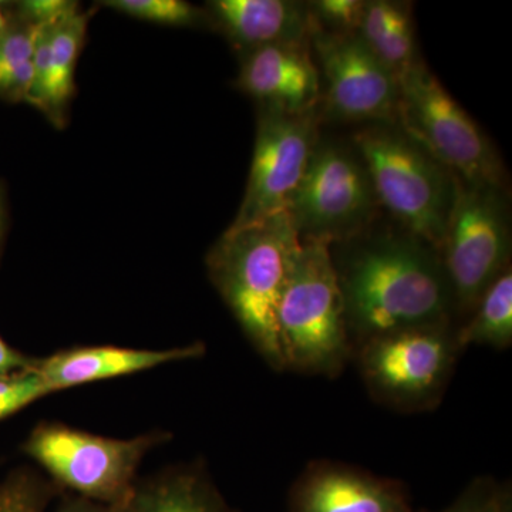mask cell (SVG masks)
Segmentation results:
<instances>
[{
  "mask_svg": "<svg viewBox=\"0 0 512 512\" xmlns=\"http://www.w3.org/2000/svg\"><path fill=\"white\" fill-rule=\"evenodd\" d=\"M330 254L353 349L396 330L453 323L441 256L410 232L369 228Z\"/></svg>",
  "mask_w": 512,
  "mask_h": 512,
  "instance_id": "6da1fadb",
  "label": "cell"
},
{
  "mask_svg": "<svg viewBox=\"0 0 512 512\" xmlns=\"http://www.w3.org/2000/svg\"><path fill=\"white\" fill-rule=\"evenodd\" d=\"M301 247L288 212L228 228L208 254V271L247 338L272 369L284 372L276 311Z\"/></svg>",
  "mask_w": 512,
  "mask_h": 512,
  "instance_id": "7a4b0ae2",
  "label": "cell"
},
{
  "mask_svg": "<svg viewBox=\"0 0 512 512\" xmlns=\"http://www.w3.org/2000/svg\"><path fill=\"white\" fill-rule=\"evenodd\" d=\"M276 336L284 370L333 377L353 359L328 242L302 239L276 311Z\"/></svg>",
  "mask_w": 512,
  "mask_h": 512,
  "instance_id": "3957f363",
  "label": "cell"
},
{
  "mask_svg": "<svg viewBox=\"0 0 512 512\" xmlns=\"http://www.w3.org/2000/svg\"><path fill=\"white\" fill-rule=\"evenodd\" d=\"M353 147L366 165L380 207L440 254L456 177L396 124L362 128L353 137Z\"/></svg>",
  "mask_w": 512,
  "mask_h": 512,
  "instance_id": "277c9868",
  "label": "cell"
},
{
  "mask_svg": "<svg viewBox=\"0 0 512 512\" xmlns=\"http://www.w3.org/2000/svg\"><path fill=\"white\" fill-rule=\"evenodd\" d=\"M397 82L396 126L406 136L464 183L508 190L507 170L493 141L426 63L417 59Z\"/></svg>",
  "mask_w": 512,
  "mask_h": 512,
  "instance_id": "5b68a950",
  "label": "cell"
},
{
  "mask_svg": "<svg viewBox=\"0 0 512 512\" xmlns=\"http://www.w3.org/2000/svg\"><path fill=\"white\" fill-rule=\"evenodd\" d=\"M460 353L453 323H441L376 336L353 357L377 402L416 413L439 406Z\"/></svg>",
  "mask_w": 512,
  "mask_h": 512,
  "instance_id": "8992f818",
  "label": "cell"
},
{
  "mask_svg": "<svg viewBox=\"0 0 512 512\" xmlns=\"http://www.w3.org/2000/svg\"><path fill=\"white\" fill-rule=\"evenodd\" d=\"M379 207L356 148L319 137L286 212L301 241L335 245L369 229Z\"/></svg>",
  "mask_w": 512,
  "mask_h": 512,
  "instance_id": "52a82bcc",
  "label": "cell"
},
{
  "mask_svg": "<svg viewBox=\"0 0 512 512\" xmlns=\"http://www.w3.org/2000/svg\"><path fill=\"white\" fill-rule=\"evenodd\" d=\"M440 256L454 311L471 313L485 289L511 266L507 191L470 185L456 177Z\"/></svg>",
  "mask_w": 512,
  "mask_h": 512,
  "instance_id": "ba28073f",
  "label": "cell"
},
{
  "mask_svg": "<svg viewBox=\"0 0 512 512\" xmlns=\"http://www.w3.org/2000/svg\"><path fill=\"white\" fill-rule=\"evenodd\" d=\"M161 440L158 434L110 439L63 424H42L32 431L23 451L79 497L123 505L136 490L141 461Z\"/></svg>",
  "mask_w": 512,
  "mask_h": 512,
  "instance_id": "9c48e42d",
  "label": "cell"
},
{
  "mask_svg": "<svg viewBox=\"0 0 512 512\" xmlns=\"http://www.w3.org/2000/svg\"><path fill=\"white\" fill-rule=\"evenodd\" d=\"M319 137L316 111L288 114L261 107L247 190L229 228L258 224L288 210Z\"/></svg>",
  "mask_w": 512,
  "mask_h": 512,
  "instance_id": "30bf717a",
  "label": "cell"
},
{
  "mask_svg": "<svg viewBox=\"0 0 512 512\" xmlns=\"http://www.w3.org/2000/svg\"><path fill=\"white\" fill-rule=\"evenodd\" d=\"M311 45L330 117L349 123L396 124L397 77L359 36L318 30Z\"/></svg>",
  "mask_w": 512,
  "mask_h": 512,
  "instance_id": "8fae6325",
  "label": "cell"
},
{
  "mask_svg": "<svg viewBox=\"0 0 512 512\" xmlns=\"http://www.w3.org/2000/svg\"><path fill=\"white\" fill-rule=\"evenodd\" d=\"M238 87L261 107L288 114L316 111L322 99L311 43H278L245 53Z\"/></svg>",
  "mask_w": 512,
  "mask_h": 512,
  "instance_id": "7c38bea8",
  "label": "cell"
},
{
  "mask_svg": "<svg viewBox=\"0 0 512 512\" xmlns=\"http://www.w3.org/2000/svg\"><path fill=\"white\" fill-rule=\"evenodd\" d=\"M289 512H416L402 484L320 461L293 484Z\"/></svg>",
  "mask_w": 512,
  "mask_h": 512,
  "instance_id": "4fadbf2b",
  "label": "cell"
},
{
  "mask_svg": "<svg viewBox=\"0 0 512 512\" xmlns=\"http://www.w3.org/2000/svg\"><path fill=\"white\" fill-rule=\"evenodd\" d=\"M204 353L202 343L163 350L84 346L36 359L35 369L56 393L82 384L146 372L168 363L197 359Z\"/></svg>",
  "mask_w": 512,
  "mask_h": 512,
  "instance_id": "5bb4252c",
  "label": "cell"
},
{
  "mask_svg": "<svg viewBox=\"0 0 512 512\" xmlns=\"http://www.w3.org/2000/svg\"><path fill=\"white\" fill-rule=\"evenodd\" d=\"M210 18L245 53L278 43L308 42L319 28L308 3L293 0H214Z\"/></svg>",
  "mask_w": 512,
  "mask_h": 512,
  "instance_id": "9a60e30c",
  "label": "cell"
},
{
  "mask_svg": "<svg viewBox=\"0 0 512 512\" xmlns=\"http://www.w3.org/2000/svg\"><path fill=\"white\" fill-rule=\"evenodd\" d=\"M126 512H235L197 468L163 474L134 490Z\"/></svg>",
  "mask_w": 512,
  "mask_h": 512,
  "instance_id": "2e32d148",
  "label": "cell"
},
{
  "mask_svg": "<svg viewBox=\"0 0 512 512\" xmlns=\"http://www.w3.org/2000/svg\"><path fill=\"white\" fill-rule=\"evenodd\" d=\"M357 36L396 77L417 60L410 3L393 0L366 2Z\"/></svg>",
  "mask_w": 512,
  "mask_h": 512,
  "instance_id": "e0dca14e",
  "label": "cell"
},
{
  "mask_svg": "<svg viewBox=\"0 0 512 512\" xmlns=\"http://www.w3.org/2000/svg\"><path fill=\"white\" fill-rule=\"evenodd\" d=\"M87 22L89 15L77 10L52 29L46 76L33 106L42 110L57 126L63 123L64 111L73 97L74 70L86 35Z\"/></svg>",
  "mask_w": 512,
  "mask_h": 512,
  "instance_id": "ac0fdd59",
  "label": "cell"
},
{
  "mask_svg": "<svg viewBox=\"0 0 512 512\" xmlns=\"http://www.w3.org/2000/svg\"><path fill=\"white\" fill-rule=\"evenodd\" d=\"M458 348L470 345L505 349L512 342V271L511 266L485 289L470 318L456 328Z\"/></svg>",
  "mask_w": 512,
  "mask_h": 512,
  "instance_id": "d6986e66",
  "label": "cell"
},
{
  "mask_svg": "<svg viewBox=\"0 0 512 512\" xmlns=\"http://www.w3.org/2000/svg\"><path fill=\"white\" fill-rule=\"evenodd\" d=\"M39 26L6 28L0 35V97L28 101L33 83V53Z\"/></svg>",
  "mask_w": 512,
  "mask_h": 512,
  "instance_id": "ffe728a7",
  "label": "cell"
},
{
  "mask_svg": "<svg viewBox=\"0 0 512 512\" xmlns=\"http://www.w3.org/2000/svg\"><path fill=\"white\" fill-rule=\"evenodd\" d=\"M104 6L160 25L191 26L207 18L184 0H109Z\"/></svg>",
  "mask_w": 512,
  "mask_h": 512,
  "instance_id": "44dd1931",
  "label": "cell"
},
{
  "mask_svg": "<svg viewBox=\"0 0 512 512\" xmlns=\"http://www.w3.org/2000/svg\"><path fill=\"white\" fill-rule=\"evenodd\" d=\"M53 393L55 392L52 387L45 382L35 367L12 375L0 376V421Z\"/></svg>",
  "mask_w": 512,
  "mask_h": 512,
  "instance_id": "7402d4cb",
  "label": "cell"
},
{
  "mask_svg": "<svg viewBox=\"0 0 512 512\" xmlns=\"http://www.w3.org/2000/svg\"><path fill=\"white\" fill-rule=\"evenodd\" d=\"M437 512H512L511 487L491 477H478L453 503Z\"/></svg>",
  "mask_w": 512,
  "mask_h": 512,
  "instance_id": "603a6c76",
  "label": "cell"
},
{
  "mask_svg": "<svg viewBox=\"0 0 512 512\" xmlns=\"http://www.w3.org/2000/svg\"><path fill=\"white\" fill-rule=\"evenodd\" d=\"M363 0H316L309 2L316 25L322 32L333 35H357L363 12Z\"/></svg>",
  "mask_w": 512,
  "mask_h": 512,
  "instance_id": "cb8c5ba5",
  "label": "cell"
},
{
  "mask_svg": "<svg viewBox=\"0 0 512 512\" xmlns=\"http://www.w3.org/2000/svg\"><path fill=\"white\" fill-rule=\"evenodd\" d=\"M47 493L32 477L9 474L0 483V512H45Z\"/></svg>",
  "mask_w": 512,
  "mask_h": 512,
  "instance_id": "d4e9b609",
  "label": "cell"
},
{
  "mask_svg": "<svg viewBox=\"0 0 512 512\" xmlns=\"http://www.w3.org/2000/svg\"><path fill=\"white\" fill-rule=\"evenodd\" d=\"M20 15L29 25H56L57 22L79 10L76 2L69 0H28L19 3Z\"/></svg>",
  "mask_w": 512,
  "mask_h": 512,
  "instance_id": "484cf974",
  "label": "cell"
},
{
  "mask_svg": "<svg viewBox=\"0 0 512 512\" xmlns=\"http://www.w3.org/2000/svg\"><path fill=\"white\" fill-rule=\"evenodd\" d=\"M36 359L22 355L0 338V376L12 375L35 367Z\"/></svg>",
  "mask_w": 512,
  "mask_h": 512,
  "instance_id": "4316f807",
  "label": "cell"
},
{
  "mask_svg": "<svg viewBox=\"0 0 512 512\" xmlns=\"http://www.w3.org/2000/svg\"><path fill=\"white\" fill-rule=\"evenodd\" d=\"M127 504L106 505L77 497L73 500H67L56 512H126Z\"/></svg>",
  "mask_w": 512,
  "mask_h": 512,
  "instance_id": "83f0119b",
  "label": "cell"
},
{
  "mask_svg": "<svg viewBox=\"0 0 512 512\" xmlns=\"http://www.w3.org/2000/svg\"><path fill=\"white\" fill-rule=\"evenodd\" d=\"M3 221H5V208H3V195L2 190H0V239H2L3 234Z\"/></svg>",
  "mask_w": 512,
  "mask_h": 512,
  "instance_id": "f1b7e54d",
  "label": "cell"
},
{
  "mask_svg": "<svg viewBox=\"0 0 512 512\" xmlns=\"http://www.w3.org/2000/svg\"><path fill=\"white\" fill-rule=\"evenodd\" d=\"M6 28H8V22H6L5 15H3L2 9H0V35L5 32Z\"/></svg>",
  "mask_w": 512,
  "mask_h": 512,
  "instance_id": "f546056e",
  "label": "cell"
}]
</instances>
